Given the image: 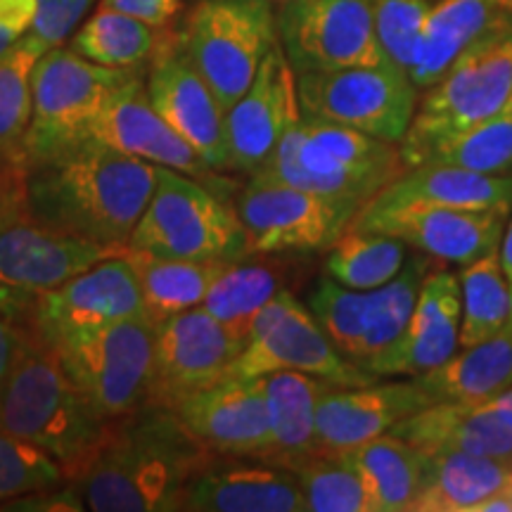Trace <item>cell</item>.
I'll return each mask as SVG.
<instances>
[{"instance_id":"1","label":"cell","mask_w":512,"mask_h":512,"mask_svg":"<svg viewBox=\"0 0 512 512\" xmlns=\"http://www.w3.org/2000/svg\"><path fill=\"white\" fill-rule=\"evenodd\" d=\"M22 166L24 197L36 221L112 249L128 247L157 183L155 164L95 140Z\"/></svg>"},{"instance_id":"2","label":"cell","mask_w":512,"mask_h":512,"mask_svg":"<svg viewBox=\"0 0 512 512\" xmlns=\"http://www.w3.org/2000/svg\"><path fill=\"white\" fill-rule=\"evenodd\" d=\"M207 460V448L174 411L145 403L110 420L105 439L74 484L93 512H174L181 510L188 477Z\"/></svg>"},{"instance_id":"3","label":"cell","mask_w":512,"mask_h":512,"mask_svg":"<svg viewBox=\"0 0 512 512\" xmlns=\"http://www.w3.org/2000/svg\"><path fill=\"white\" fill-rule=\"evenodd\" d=\"M19 349L0 387V430L50 453L67 479H79L105 439V420L69 377L55 349L19 330Z\"/></svg>"},{"instance_id":"4","label":"cell","mask_w":512,"mask_h":512,"mask_svg":"<svg viewBox=\"0 0 512 512\" xmlns=\"http://www.w3.org/2000/svg\"><path fill=\"white\" fill-rule=\"evenodd\" d=\"M403 171L399 143L302 114L254 176L309 190L356 216Z\"/></svg>"},{"instance_id":"5","label":"cell","mask_w":512,"mask_h":512,"mask_svg":"<svg viewBox=\"0 0 512 512\" xmlns=\"http://www.w3.org/2000/svg\"><path fill=\"white\" fill-rule=\"evenodd\" d=\"M124 249L43 226L27 207L22 159L15 155L5 164L0 176V316L10 325L22 328L43 294Z\"/></svg>"},{"instance_id":"6","label":"cell","mask_w":512,"mask_h":512,"mask_svg":"<svg viewBox=\"0 0 512 512\" xmlns=\"http://www.w3.org/2000/svg\"><path fill=\"white\" fill-rule=\"evenodd\" d=\"M128 249L166 259L240 261L247 256V238L238 211L223 195L181 171L157 166L155 190Z\"/></svg>"},{"instance_id":"7","label":"cell","mask_w":512,"mask_h":512,"mask_svg":"<svg viewBox=\"0 0 512 512\" xmlns=\"http://www.w3.org/2000/svg\"><path fill=\"white\" fill-rule=\"evenodd\" d=\"M143 72L95 64L72 48L55 46L41 55L31 76V121L22 143V164L55 155L86 140L88 128L114 93Z\"/></svg>"},{"instance_id":"8","label":"cell","mask_w":512,"mask_h":512,"mask_svg":"<svg viewBox=\"0 0 512 512\" xmlns=\"http://www.w3.org/2000/svg\"><path fill=\"white\" fill-rule=\"evenodd\" d=\"M512 100V34L491 36L458 57L444 76L427 88L411 128L399 143L406 169L441 138L494 117Z\"/></svg>"},{"instance_id":"9","label":"cell","mask_w":512,"mask_h":512,"mask_svg":"<svg viewBox=\"0 0 512 512\" xmlns=\"http://www.w3.org/2000/svg\"><path fill=\"white\" fill-rule=\"evenodd\" d=\"M178 41L223 110L252 86L280 43L271 0H197Z\"/></svg>"},{"instance_id":"10","label":"cell","mask_w":512,"mask_h":512,"mask_svg":"<svg viewBox=\"0 0 512 512\" xmlns=\"http://www.w3.org/2000/svg\"><path fill=\"white\" fill-rule=\"evenodd\" d=\"M55 354L105 420L147 403L155 361V323L138 313L57 344Z\"/></svg>"},{"instance_id":"11","label":"cell","mask_w":512,"mask_h":512,"mask_svg":"<svg viewBox=\"0 0 512 512\" xmlns=\"http://www.w3.org/2000/svg\"><path fill=\"white\" fill-rule=\"evenodd\" d=\"M294 76L304 117L356 128L387 143H401L418 110V88L392 62Z\"/></svg>"},{"instance_id":"12","label":"cell","mask_w":512,"mask_h":512,"mask_svg":"<svg viewBox=\"0 0 512 512\" xmlns=\"http://www.w3.org/2000/svg\"><path fill=\"white\" fill-rule=\"evenodd\" d=\"M278 370H297L337 387H363L377 382L375 375L332 347L309 306L287 290H280L261 309L252 335L230 363L226 377L252 380Z\"/></svg>"},{"instance_id":"13","label":"cell","mask_w":512,"mask_h":512,"mask_svg":"<svg viewBox=\"0 0 512 512\" xmlns=\"http://www.w3.org/2000/svg\"><path fill=\"white\" fill-rule=\"evenodd\" d=\"M275 22L294 74L389 62L373 0H283Z\"/></svg>"},{"instance_id":"14","label":"cell","mask_w":512,"mask_h":512,"mask_svg":"<svg viewBox=\"0 0 512 512\" xmlns=\"http://www.w3.org/2000/svg\"><path fill=\"white\" fill-rule=\"evenodd\" d=\"M235 211L245 228L247 256L330 249L354 219L342 204L266 176H249Z\"/></svg>"},{"instance_id":"15","label":"cell","mask_w":512,"mask_h":512,"mask_svg":"<svg viewBox=\"0 0 512 512\" xmlns=\"http://www.w3.org/2000/svg\"><path fill=\"white\" fill-rule=\"evenodd\" d=\"M138 313H145L143 294L136 266L124 249L43 294L31 309L27 323L17 330L31 332L50 347H57L67 339Z\"/></svg>"},{"instance_id":"16","label":"cell","mask_w":512,"mask_h":512,"mask_svg":"<svg viewBox=\"0 0 512 512\" xmlns=\"http://www.w3.org/2000/svg\"><path fill=\"white\" fill-rule=\"evenodd\" d=\"M510 214L505 209H456L422 202L396 207L366 204L349 228L392 235L432 259L467 266L498 249Z\"/></svg>"},{"instance_id":"17","label":"cell","mask_w":512,"mask_h":512,"mask_svg":"<svg viewBox=\"0 0 512 512\" xmlns=\"http://www.w3.org/2000/svg\"><path fill=\"white\" fill-rule=\"evenodd\" d=\"M242 344L204 306L181 311L155 325V361L147 403L174 408L185 396L228 375Z\"/></svg>"},{"instance_id":"18","label":"cell","mask_w":512,"mask_h":512,"mask_svg":"<svg viewBox=\"0 0 512 512\" xmlns=\"http://www.w3.org/2000/svg\"><path fill=\"white\" fill-rule=\"evenodd\" d=\"M150 105L214 171H228L226 110L188 60L178 34H166L145 76Z\"/></svg>"},{"instance_id":"19","label":"cell","mask_w":512,"mask_h":512,"mask_svg":"<svg viewBox=\"0 0 512 512\" xmlns=\"http://www.w3.org/2000/svg\"><path fill=\"white\" fill-rule=\"evenodd\" d=\"M299 117L297 76L278 43L261 62L252 86L226 110L228 171L259 174L275 145Z\"/></svg>"},{"instance_id":"20","label":"cell","mask_w":512,"mask_h":512,"mask_svg":"<svg viewBox=\"0 0 512 512\" xmlns=\"http://www.w3.org/2000/svg\"><path fill=\"white\" fill-rule=\"evenodd\" d=\"M171 411L209 453L268 460L271 420L261 377H223L221 382L185 396Z\"/></svg>"},{"instance_id":"21","label":"cell","mask_w":512,"mask_h":512,"mask_svg":"<svg viewBox=\"0 0 512 512\" xmlns=\"http://www.w3.org/2000/svg\"><path fill=\"white\" fill-rule=\"evenodd\" d=\"M86 140H95L155 166L181 171L209 185L219 195H226L228 190V183L221 181L219 171L204 164V159L155 112L147 98L143 72L112 95L100 117L88 128Z\"/></svg>"},{"instance_id":"22","label":"cell","mask_w":512,"mask_h":512,"mask_svg":"<svg viewBox=\"0 0 512 512\" xmlns=\"http://www.w3.org/2000/svg\"><path fill=\"white\" fill-rule=\"evenodd\" d=\"M415 377L403 382H370L363 387L330 384L316 408L318 448L339 456L366 441L387 434L396 422L432 406Z\"/></svg>"},{"instance_id":"23","label":"cell","mask_w":512,"mask_h":512,"mask_svg":"<svg viewBox=\"0 0 512 512\" xmlns=\"http://www.w3.org/2000/svg\"><path fill=\"white\" fill-rule=\"evenodd\" d=\"M460 351V280L444 271H427L408 328L384 354L363 366L375 377H415L439 368Z\"/></svg>"},{"instance_id":"24","label":"cell","mask_w":512,"mask_h":512,"mask_svg":"<svg viewBox=\"0 0 512 512\" xmlns=\"http://www.w3.org/2000/svg\"><path fill=\"white\" fill-rule=\"evenodd\" d=\"M181 510L190 512H306L302 486L287 467L211 465L192 472L181 491Z\"/></svg>"},{"instance_id":"25","label":"cell","mask_w":512,"mask_h":512,"mask_svg":"<svg viewBox=\"0 0 512 512\" xmlns=\"http://www.w3.org/2000/svg\"><path fill=\"white\" fill-rule=\"evenodd\" d=\"M422 453H470L512 465V425L486 401H439L389 430Z\"/></svg>"},{"instance_id":"26","label":"cell","mask_w":512,"mask_h":512,"mask_svg":"<svg viewBox=\"0 0 512 512\" xmlns=\"http://www.w3.org/2000/svg\"><path fill=\"white\" fill-rule=\"evenodd\" d=\"M512 34V8L501 0H439L422 27L411 64L415 88H430L479 41Z\"/></svg>"},{"instance_id":"27","label":"cell","mask_w":512,"mask_h":512,"mask_svg":"<svg viewBox=\"0 0 512 512\" xmlns=\"http://www.w3.org/2000/svg\"><path fill=\"white\" fill-rule=\"evenodd\" d=\"M441 204L456 209H505L512 211V176H486L444 164H418L375 197V207L396 204Z\"/></svg>"},{"instance_id":"28","label":"cell","mask_w":512,"mask_h":512,"mask_svg":"<svg viewBox=\"0 0 512 512\" xmlns=\"http://www.w3.org/2000/svg\"><path fill=\"white\" fill-rule=\"evenodd\" d=\"M261 380L271 420V453L266 463L290 470L302 460L318 456L316 408L330 382L297 370H278Z\"/></svg>"},{"instance_id":"29","label":"cell","mask_w":512,"mask_h":512,"mask_svg":"<svg viewBox=\"0 0 512 512\" xmlns=\"http://www.w3.org/2000/svg\"><path fill=\"white\" fill-rule=\"evenodd\" d=\"M512 486V465L470 453H427L413 512H475L479 503Z\"/></svg>"},{"instance_id":"30","label":"cell","mask_w":512,"mask_h":512,"mask_svg":"<svg viewBox=\"0 0 512 512\" xmlns=\"http://www.w3.org/2000/svg\"><path fill=\"white\" fill-rule=\"evenodd\" d=\"M366 486L373 512H413L425 475L427 453L392 432L339 453Z\"/></svg>"},{"instance_id":"31","label":"cell","mask_w":512,"mask_h":512,"mask_svg":"<svg viewBox=\"0 0 512 512\" xmlns=\"http://www.w3.org/2000/svg\"><path fill=\"white\" fill-rule=\"evenodd\" d=\"M434 403L486 401L512 387V328L453 354L439 368L415 375Z\"/></svg>"},{"instance_id":"32","label":"cell","mask_w":512,"mask_h":512,"mask_svg":"<svg viewBox=\"0 0 512 512\" xmlns=\"http://www.w3.org/2000/svg\"><path fill=\"white\" fill-rule=\"evenodd\" d=\"M126 256L136 266L145 316L155 325L176 313L202 306L211 285L230 264V261L166 259L128 247Z\"/></svg>"},{"instance_id":"33","label":"cell","mask_w":512,"mask_h":512,"mask_svg":"<svg viewBox=\"0 0 512 512\" xmlns=\"http://www.w3.org/2000/svg\"><path fill=\"white\" fill-rule=\"evenodd\" d=\"M280 292V271L271 264L230 261L211 285L202 306L214 316L228 335L247 344L264 306Z\"/></svg>"},{"instance_id":"34","label":"cell","mask_w":512,"mask_h":512,"mask_svg":"<svg viewBox=\"0 0 512 512\" xmlns=\"http://www.w3.org/2000/svg\"><path fill=\"white\" fill-rule=\"evenodd\" d=\"M460 280V349L501 335L510 328L512 297L498 249L470 261Z\"/></svg>"},{"instance_id":"35","label":"cell","mask_w":512,"mask_h":512,"mask_svg":"<svg viewBox=\"0 0 512 512\" xmlns=\"http://www.w3.org/2000/svg\"><path fill=\"white\" fill-rule=\"evenodd\" d=\"M164 38V29L124 15V12L100 8L72 38V50L102 67L133 69L155 55Z\"/></svg>"},{"instance_id":"36","label":"cell","mask_w":512,"mask_h":512,"mask_svg":"<svg viewBox=\"0 0 512 512\" xmlns=\"http://www.w3.org/2000/svg\"><path fill=\"white\" fill-rule=\"evenodd\" d=\"M406 254L408 245L399 238L347 226L330 247L325 271L339 285L368 292L399 275Z\"/></svg>"},{"instance_id":"37","label":"cell","mask_w":512,"mask_h":512,"mask_svg":"<svg viewBox=\"0 0 512 512\" xmlns=\"http://www.w3.org/2000/svg\"><path fill=\"white\" fill-rule=\"evenodd\" d=\"M420 164H444L486 176L512 174V100L494 117L434 143ZM418 166V164H415Z\"/></svg>"},{"instance_id":"38","label":"cell","mask_w":512,"mask_h":512,"mask_svg":"<svg viewBox=\"0 0 512 512\" xmlns=\"http://www.w3.org/2000/svg\"><path fill=\"white\" fill-rule=\"evenodd\" d=\"M427 271H430V259L427 256H413L389 283L368 290V325L361 349H358L356 366L363 368L370 358L384 354L403 335V330L408 328V320L413 316L420 285Z\"/></svg>"},{"instance_id":"39","label":"cell","mask_w":512,"mask_h":512,"mask_svg":"<svg viewBox=\"0 0 512 512\" xmlns=\"http://www.w3.org/2000/svg\"><path fill=\"white\" fill-rule=\"evenodd\" d=\"M36 36L27 34L8 55L0 57V159L19 152L31 121V76L46 53Z\"/></svg>"},{"instance_id":"40","label":"cell","mask_w":512,"mask_h":512,"mask_svg":"<svg viewBox=\"0 0 512 512\" xmlns=\"http://www.w3.org/2000/svg\"><path fill=\"white\" fill-rule=\"evenodd\" d=\"M290 470L302 486L306 512H373L366 486L339 456L318 453Z\"/></svg>"},{"instance_id":"41","label":"cell","mask_w":512,"mask_h":512,"mask_svg":"<svg viewBox=\"0 0 512 512\" xmlns=\"http://www.w3.org/2000/svg\"><path fill=\"white\" fill-rule=\"evenodd\" d=\"M370 294L323 275L309 294V311L339 354L356 363L368 325Z\"/></svg>"},{"instance_id":"42","label":"cell","mask_w":512,"mask_h":512,"mask_svg":"<svg viewBox=\"0 0 512 512\" xmlns=\"http://www.w3.org/2000/svg\"><path fill=\"white\" fill-rule=\"evenodd\" d=\"M67 482V472L50 453L0 430V505Z\"/></svg>"},{"instance_id":"43","label":"cell","mask_w":512,"mask_h":512,"mask_svg":"<svg viewBox=\"0 0 512 512\" xmlns=\"http://www.w3.org/2000/svg\"><path fill=\"white\" fill-rule=\"evenodd\" d=\"M439 0H373L377 38L387 60L411 72L427 17Z\"/></svg>"},{"instance_id":"44","label":"cell","mask_w":512,"mask_h":512,"mask_svg":"<svg viewBox=\"0 0 512 512\" xmlns=\"http://www.w3.org/2000/svg\"><path fill=\"white\" fill-rule=\"evenodd\" d=\"M95 0H36V15L31 36H36L48 50L62 46L79 27Z\"/></svg>"},{"instance_id":"45","label":"cell","mask_w":512,"mask_h":512,"mask_svg":"<svg viewBox=\"0 0 512 512\" xmlns=\"http://www.w3.org/2000/svg\"><path fill=\"white\" fill-rule=\"evenodd\" d=\"M36 15V0H0V57L31 31Z\"/></svg>"},{"instance_id":"46","label":"cell","mask_w":512,"mask_h":512,"mask_svg":"<svg viewBox=\"0 0 512 512\" xmlns=\"http://www.w3.org/2000/svg\"><path fill=\"white\" fill-rule=\"evenodd\" d=\"M100 8H110L140 19L155 29H164L183 10V0H102Z\"/></svg>"},{"instance_id":"47","label":"cell","mask_w":512,"mask_h":512,"mask_svg":"<svg viewBox=\"0 0 512 512\" xmlns=\"http://www.w3.org/2000/svg\"><path fill=\"white\" fill-rule=\"evenodd\" d=\"M19 339H22V335H19L15 325H10L8 320L0 316V387H3L5 377L10 373L12 361H15Z\"/></svg>"},{"instance_id":"48","label":"cell","mask_w":512,"mask_h":512,"mask_svg":"<svg viewBox=\"0 0 512 512\" xmlns=\"http://www.w3.org/2000/svg\"><path fill=\"white\" fill-rule=\"evenodd\" d=\"M498 256H501V266H503L505 280H508L510 297H512V214H510V223L503 230L501 245H498ZM510 328H512V318H510Z\"/></svg>"},{"instance_id":"49","label":"cell","mask_w":512,"mask_h":512,"mask_svg":"<svg viewBox=\"0 0 512 512\" xmlns=\"http://www.w3.org/2000/svg\"><path fill=\"white\" fill-rule=\"evenodd\" d=\"M491 403H494L498 411H501V413L505 415V418L510 420V425H512V387L505 389L503 394L494 396V399H491Z\"/></svg>"},{"instance_id":"50","label":"cell","mask_w":512,"mask_h":512,"mask_svg":"<svg viewBox=\"0 0 512 512\" xmlns=\"http://www.w3.org/2000/svg\"><path fill=\"white\" fill-rule=\"evenodd\" d=\"M12 157H15V155H12ZM12 157H5V159H0V176H3V171H5V164H8Z\"/></svg>"},{"instance_id":"51","label":"cell","mask_w":512,"mask_h":512,"mask_svg":"<svg viewBox=\"0 0 512 512\" xmlns=\"http://www.w3.org/2000/svg\"><path fill=\"white\" fill-rule=\"evenodd\" d=\"M501 3L508 5V8H512V0H501Z\"/></svg>"},{"instance_id":"52","label":"cell","mask_w":512,"mask_h":512,"mask_svg":"<svg viewBox=\"0 0 512 512\" xmlns=\"http://www.w3.org/2000/svg\"><path fill=\"white\" fill-rule=\"evenodd\" d=\"M271 3H283V0H271Z\"/></svg>"}]
</instances>
